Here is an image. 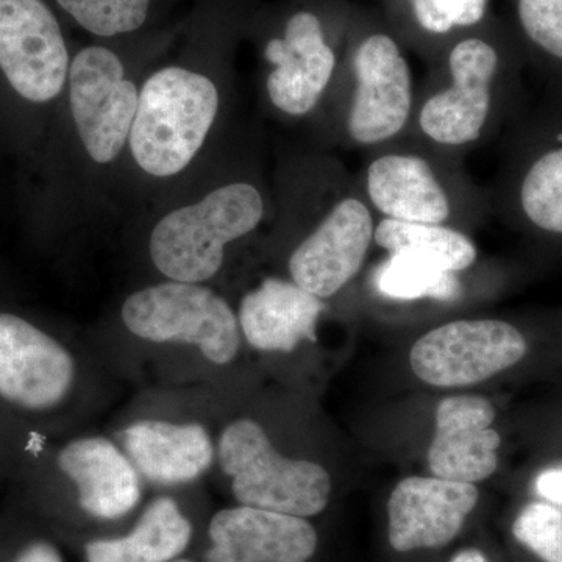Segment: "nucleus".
<instances>
[{
	"instance_id": "nucleus-1",
	"label": "nucleus",
	"mask_w": 562,
	"mask_h": 562,
	"mask_svg": "<svg viewBox=\"0 0 562 562\" xmlns=\"http://www.w3.org/2000/svg\"><path fill=\"white\" fill-rule=\"evenodd\" d=\"M116 40L74 52L68 87L38 157L20 177L29 231L43 243L124 221L122 180L140 80L151 55L128 54Z\"/></svg>"
},
{
	"instance_id": "nucleus-2",
	"label": "nucleus",
	"mask_w": 562,
	"mask_h": 562,
	"mask_svg": "<svg viewBox=\"0 0 562 562\" xmlns=\"http://www.w3.org/2000/svg\"><path fill=\"white\" fill-rule=\"evenodd\" d=\"M258 128L235 125L190 179L124 222L157 280L211 284L236 247L271 222Z\"/></svg>"
},
{
	"instance_id": "nucleus-3",
	"label": "nucleus",
	"mask_w": 562,
	"mask_h": 562,
	"mask_svg": "<svg viewBox=\"0 0 562 562\" xmlns=\"http://www.w3.org/2000/svg\"><path fill=\"white\" fill-rule=\"evenodd\" d=\"M273 238L286 243L288 279L322 301L360 273L375 213L357 179L322 147L283 150L272 173Z\"/></svg>"
},
{
	"instance_id": "nucleus-4",
	"label": "nucleus",
	"mask_w": 562,
	"mask_h": 562,
	"mask_svg": "<svg viewBox=\"0 0 562 562\" xmlns=\"http://www.w3.org/2000/svg\"><path fill=\"white\" fill-rule=\"evenodd\" d=\"M519 61L484 36H462L416 94L405 135L460 158L501 135L527 106Z\"/></svg>"
},
{
	"instance_id": "nucleus-5",
	"label": "nucleus",
	"mask_w": 562,
	"mask_h": 562,
	"mask_svg": "<svg viewBox=\"0 0 562 562\" xmlns=\"http://www.w3.org/2000/svg\"><path fill=\"white\" fill-rule=\"evenodd\" d=\"M74 52L47 0H0V120L18 179L38 157Z\"/></svg>"
},
{
	"instance_id": "nucleus-6",
	"label": "nucleus",
	"mask_w": 562,
	"mask_h": 562,
	"mask_svg": "<svg viewBox=\"0 0 562 562\" xmlns=\"http://www.w3.org/2000/svg\"><path fill=\"white\" fill-rule=\"evenodd\" d=\"M412 68L390 33L371 32L342 58L308 122L314 146L373 150L402 138L413 120Z\"/></svg>"
},
{
	"instance_id": "nucleus-7",
	"label": "nucleus",
	"mask_w": 562,
	"mask_h": 562,
	"mask_svg": "<svg viewBox=\"0 0 562 562\" xmlns=\"http://www.w3.org/2000/svg\"><path fill=\"white\" fill-rule=\"evenodd\" d=\"M357 180L373 213L384 220L464 231L491 211L487 198L462 171L460 157L409 135L369 150Z\"/></svg>"
},
{
	"instance_id": "nucleus-8",
	"label": "nucleus",
	"mask_w": 562,
	"mask_h": 562,
	"mask_svg": "<svg viewBox=\"0 0 562 562\" xmlns=\"http://www.w3.org/2000/svg\"><path fill=\"white\" fill-rule=\"evenodd\" d=\"M491 211L538 241L562 246V81L506 128Z\"/></svg>"
},
{
	"instance_id": "nucleus-9",
	"label": "nucleus",
	"mask_w": 562,
	"mask_h": 562,
	"mask_svg": "<svg viewBox=\"0 0 562 562\" xmlns=\"http://www.w3.org/2000/svg\"><path fill=\"white\" fill-rule=\"evenodd\" d=\"M120 319L140 341L195 347L217 366L231 364L241 349L238 314L211 284L151 281L124 299Z\"/></svg>"
},
{
	"instance_id": "nucleus-10",
	"label": "nucleus",
	"mask_w": 562,
	"mask_h": 562,
	"mask_svg": "<svg viewBox=\"0 0 562 562\" xmlns=\"http://www.w3.org/2000/svg\"><path fill=\"white\" fill-rule=\"evenodd\" d=\"M216 452L239 505L303 519L327 508L330 473L317 462L283 457L258 422H232L222 431Z\"/></svg>"
},
{
	"instance_id": "nucleus-11",
	"label": "nucleus",
	"mask_w": 562,
	"mask_h": 562,
	"mask_svg": "<svg viewBox=\"0 0 562 562\" xmlns=\"http://www.w3.org/2000/svg\"><path fill=\"white\" fill-rule=\"evenodd\" d=\"M261 102L284 122H310L330 90L342 57L312 9L284 18L261 44Z\"/></svg>"
},
{
	"instance_id": "nucleus-12",
	"label": "nucleus",
	"mask_w": 562,
	"mask_h": 562,
	"mask_svg": "<svg viewBox=\"0 0 562 562\" xmlns=\"http://www.w3.org/2000/svg\"><path fill=\"white\" fill-rule=\"evenodd\" d=\"M77 362L46 325L0 306V408L10 416L46 417L68 402Z\"/></svg>"
},
{
	"instance_id": "nucleus-13",
	"label": "nucleus",
	"mask_w": 562,
	"mask_h": 562,
	"mask_svg": "<svg viewBox=\"0 0 562 562\" xmlns=\"http://www.w3.org/2000/svg\"><path fill=\"white\" fill-rule=\"evenodd\" d=\"M531 349L528 333L512 321L461 319L425 333L414 342L409 362L424 383L462 387L512 371Z\"/></svg>"
},
{
	"instance_id": "nucleus-14",
	"label": "nucleus",
	"mask_w": 562,
	"mask_h": 562,
	"mask_svg": "<svg viewBox=\"0 0 562 562\" xmlns=\"http://www.w3.org/2000/svg\"><path fill=\"white\" fill-rule=\"evenodd\" d=\"M475 484L439 476L402 480L387 501V538L395 552L441 549L460 535L479 505Z\"/></svg>"
},
{
	"instance_id": "nucleus-15",
	"label": "nucleus",
	"mask_w": 562,
	"mask_h": 562,
	"mask_svg": "<svg viewBox=\"0 0 562 562\" xmlns=\"http://www.w3.org/2000/svg\"><path fill=\"white\" fill-rule=\"evenodd\" d=\"M494 403L483 395H454L436 409L435 436L428 449L432 475L475 484L498 469L501 432L492 428Z\"/></svg>"
},
{
	"instance_id": "nucleus-16",
	"label": "nucleus",
	"mask_w": 562,
	"mask_h": 562,
	"mask_svg": "<svg viewBox=\"0 0 562 562\" xmlns=\"http://www.w3.org/2000/svg\"><path fill=\"white\" fill-rule=\"evenodd\" d=\"M206 562H308L317 532L303 517L239 505L214 514Z\"/></svg>"
},
{
	"instance_id": "nucleus-17",
	"label": "nucleus",
	"mask_w": 562,
	"mask_h": 562,
	"mask_svg": "<svg viewBox=\"0 0 562 562\" xmlns=\"http://www.w3.org/2000/svg\"><path fill=\"white\" fill-rule=\"evenodd\" d=\"M52 464L76 487L80 508L95 519H121L140 501L139 472L109 439H72L54 453Z\"/></svg>"
},
{
	"instance_id": "nucleus-18",
	"label": "nucleus",
	"mask_w": 562,
	"mask_h": 562,
	"mask_svg": "<svg viewBox=\"0 0 562 562\" xmlns=\"http://www.w3.org/2000/svg\"><path fill=\"white\" fill-rule=\"evenodd\" d=\"M325 302L288 277H266L239 303L243 338L261 351H292L316 339Z\"/></svg>"
},
{
	"instance_id": "nucleus-19",
	"label": "nucleus",
	"mask_w": 562,
	"mask_h": 562,
	"mask_svg": "<svg viewBox=\"0 0 562 562\" xmlns=\"http://www.w3.org/2000/svg\"><path fill=\"white\" fill-rule=\"evenodd\" d=\"M122 443L139 475L161 486L195 482L216 454L213 439L199 424L135 422L122 431Z\"/></svg>"
},
{
	"instance_id": "nucleus-20",
	"label": "nucleus",
	"mask_w": 562,
	"mask_h": 562,
	"mask_svg": "<svg viewBox=\"0 0 562 562\" xmlns=\"http://www.w3.org/2000/svg\"><path fill=\"white\" fill-rule=\"evenodd\" d=\"M192 527L171 497L151 502L127 536L88 543V562H171L190 546Z\"/></svg>"
},
{
	"instance_id": "nucleus-21",
	"label": "nucleus",
	"mask_w": 562,
	"mask_h": 562,
	"mask_svg": "<svg viewBox=\"0 0 562 562\" xmlns=\"http://www.w3.org/2000/svg\"><path fill=\"white\" fill-rule=\"evenodd\" d=\"M373 244L387 254H409L447 272L461 273L475 265L479 250L471 236L449 225L376 221Z\"/></svg>"
},
{
	"instance_id": "nucleus-22",
	"label": "nucleus",
	"mask_w": 562,
	"mask_h": 562,
	"mask_svg": "<svg viewBox=\"0 0 562 562\" xmlns=\"http://www.w3.org/2000/svg\"><path fill=\"white\" fill-rule=\"evenodd\" d=\"M373 284L383 297L395 302H453L462 294L460 273L443 271L409 254H387Z\"/></svg>"
},
{
	"instance_id": "nucleus-23",
	"label": "nucleus",
	"mask_w": 562,
	"mask_h": 562,
	"mask_svg": "<svg viewBox=\"0 0 562 562\" xmlns=\"http://www.w3.org/2000/svg\"><path fill=\"white\" fill-rule=\"evenodd\" d=\"M85 32L99 40H121L146 27L154 0H54Z\"/></svg>"
},
{
	"instance_id": "nucleus-24",
	"label": "nucleus",
	"mask_w": 562,
	"mask_h": 562,
	"mask_svg": "<svg viewBox=\"0 0 562 562\" xmlns=\"http://www.w3.org/2000/svg\"><path fill=\"white\" fill-rule=\"evenodd\" d=\"M516 18L547 83L562 81V0H516Z\"/></svg>"
},
{
	"instance_id": "nucleus-25",
	"label": "nucleus",
	"mask_w": 562,
	"mask_h": 562,
	"mask_svg": "<svg viewBox=\"0 0 562 562\" xmlns=\"http://www.w3.org/2000/svg\"><path fill=\"white\" fill-rule=\"evenodd\" d=\"M414 25L430 38H446L482 24L490 0H406Z\"/></svg>"
},
{
	"instance_id": "nucleus-26",
	"label": "nucleus",
	"mask_w": 562,
	"mask_h": 562,
	"mask_svg": "<svg viewBox=\"0 0 562 562\" xmlns=\"http://www.w3.org/2000/svg\"><path fill=\"white\" fill-rule=\"evenodd\" d=\"M513 536L541 562H562V509L542 501L527 503L513 522Z\"/></svg>"
},
{
	"instance_id": "nucleus-27",
	"label": "nucleus",
	"mask_w": 562,
	"mask_h": 562,
	"mask_svg": "<svg viewBox=\"0 0 562 562\" xmlns=\"http://www.w3.org/2000/svg\"><path fill=\"white\" fill-rule=\"evenodd\" d=\"M532 490L539 501L550 503L562 509V462L547 465L536 473Z\"/></svg>"
},
{
	"instance_id": "nucleus-28",
	"label": "nucleus",
	"mask_w": 562,
	"mask_h": 562,
	"mask_svg": "<svg viewBox=\"0 0 562 562\" xmlns=\"http://www.w3.org/2000/svg\"><path fill=\"white\" fill-rule=\"evenodd\" d=\"M10 562H65L60 550L44 539H33L18 550Z\"/></svg>"
},
{
	"instance_id": "nucleus-29",
	"label": "nucleus",
	"mask_w": 562,
	"mask_h": 562,
	"mask_svg": "<svg viewBox=\"0 0 562 562\" xmlns=\"http://www.w3.org/2000/svg\"><path fill=\"white\" fill-rule=\"evenodd\" d=\"M450 562H491L490 558L486 557L479 549H464L458 552Z\"/></svg>"
},
{
	"instance_id": "nucleus-30",
	"label": "nucleus",
	"mask_w": 562,
	"mask_h": 562,
	"mask_svg": "<svg viewBox=\"0 0 562 562\" xmlns=\"http://www.w3.org/2000/svg\"><path fill=\"white\" fill-rule=\"evenodd\" d=\"M9 428L5 427V425L0 424V457L9 458V454H13L14 450V442H13V436H11V432H7Z\"/></svg>"
},
{
	"instance_id": "nucleus-31",
	"label": "nucleus",
	"mask_w": 562,
	"mask_h": 562,
	"mask_svg": "<svg viewBox=\"0 0 562 562\" xmlns=\"http://www.w3.org/2000/svg\"><path fill=\"white\" fill-rule=\"evenodd\" d=\"M0 157H9V149H7L5 133H3L2 120H0Z\"/></svg>"
},
{
	"instance_id": "nucleus-32",
	"label": "nucleus",
	"mask_w": 562,
	"mask_h": 562,
	"mask_svg": "<svg viewBox=\"0 0 562 562\" xmlns=\"http://www.w3.org/2000/svg\"><path fill=\"white\" fill-rule=\"evenodd\" d=\"M173 562H192V561H188V560H177V561H173Z\"/></svg>"
}]
</instances>
